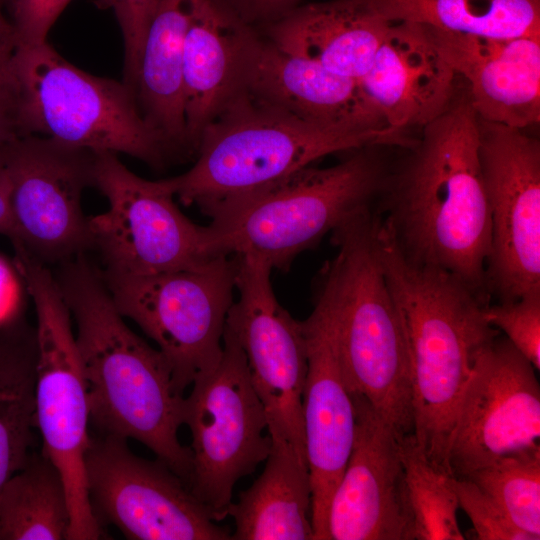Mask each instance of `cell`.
I'll list each match as a JSON object with an SVG mask.
<instances>
[{
  "instance_id": "obj_26",
  "label": "cell",
  "mask_w": 540,
  "mask_h": 540,
  "mask_svg": "<svg viewBox=\"0 0 540 540\" xmlns=\"http://www.w3.org/2000/svg\"><path fill=\"white\" fill-rule=\"evenodd\" d=\"M35 330L0 325V490L28 461L36 426Z\"/></svg>"
},
{
  "instance_id": "obj_29",
  "label": "cell",
  "mask_w": 540,
  "mask_h": 540,
  "mask_svg": "<svg viewBox=\"0 0 540 540\" xmlns=\"http://www.w3.org/2000/svg\"><path fill=\"white\" fill-rule=\"evenodd\" d=\"M409 540H463L458 497L445 468L434 464L413 434L399 437Z\"/></svg>"
},
{
  "instance_id": "obj_9",
  "label": "cell",
  "mask_w": 540,
  "mask_h": 540,
  "mask_svg": "<svg viewBox=\"0 0 540 540\" xmlns=\"http://www.w3.org/2000/svg\"><path fill=\"white\" fill-rule=\"evenodd\" d=\"M101 275L120 314L158 345L179 395L184 396L196 377L217 365L234 302V255L157 274L102 271Z\"/></svg>"
},
{
  "instance_id": "obj_35",
  "label": "cell",
  "mask_w": 540,
  "mask_h": 540,
  "mask_svg": "<svg viewBox=\"0 0 540 540\" xmlns=\"http://www.w3.org/2000/svg\"><path fill=\"white\" fill-rule=\"evenodd\" d=\"M246 24L259 28L283 17L301 0H223Z\"/></svg>"
},
{
  "instance_id": "obj_5",
  "label": "cell",
  "mask_w": 540,
  "mask_h": 540,
  "mask_svg": "<svg viewBox=\"0 0 540 540\" xmlns=\"http://www.w3.org/2000/svg\"><path fill=\"white\" fill-rule=\"evenodd\" d=\"M411 142L408 133L394 129L320 126L241 92L203 131L194 165L170 180L183 204L210 217L329 154L367 146L403 148Z\"/></svg>"
},
{
  "instance_id": "obj_27",
  "label": "cell",
  "mask_w": 540,
  "mask_h": 540,
  "mask_svg": "<svg viewBox=\"0 0 540 540\" xmlns=\"http://www.w3.org/2000/svg\"><path fill=\"white\" fill-rule=\"evenodd\" d=\"M389 22L485 37L540 38V0H367Z\"/></svg>"
},
{
  "instance_id": "obj_15",
  "label": "cell",
  "mask_w": 540,
  "mask_h": 540,
  "mask_svg": "<svg viewBox=\"0 0 540 540\" xmlns=\"http://www.w3.org/2000/svg\"><path fill=\"white\" fill-rule=\"evenodd\" d=\"M95 152L38 135L0 145L17 240L46 262H65L91 247L81 196L93 184Z\"/></svg>"
},
{
  "instance_id": "obj_39",
  "label": "cell",
  "mask_w": 540,
  "mask_h": 540,
  "mask_svg": "<svg viewBox=\"0 0 540 540\" xmlns=\"http://www.w3.org/2000/svg\"><path fill=\"white\" fill-rule=\"evenodd\" d=\"M6 2H8V0H0V4H2V5H3L4 3H6Z\"/></svg>"
},
{
  "instance_id": "obj_16",
  "label": "cell",
  "mask_w": 540,
  "mask_h": 540,
  "mask_svg": "<svg viewBox=\"0 0 540 540\" xmlns=\"http://www.w3.org/2000/svg\"><path fill=\"white\" fill-rule=\"evenodd\" d=\"M535 371L500 334L482 350L460 397L449 439L447 468L454 477L540 447Z\"/></svg>"
},
{
  "instance_id": "obj_17",
  "label": "cell",
  "mask_w": 540,
  "mask_h": 540,
  "mask_svg": "<svg viewBox=\"0 0 540 540\" xmlns=\"http://www.w3.org/2000/svg\"><path fill=\"white\" fill-rule=\"evenodd\" d=\"M243 93L320 126L379 132L388 127L360 80L288 53L247 25L241 49Z\"/></svg>"
},
{
  "instance_id": "obj_8",
  "label": "cell",
  "mask_w": 540,
  "mask_h": 540,
  "mask_svg": "<svg viewBox=\"0 0 540 540\" xmlns=\"http://www.w3.org/2000/svg\"><path fill=\"white\" fill-rule=\"evenodd\" d=\"M15 249V266L36 312V426L42 452L61 473L68 495V540L103 536L87 495L84 456L90 441L89 404L72 317L57 279L24 247Z\"/></svg>"
},
{
  "instance_id": "obj_14",
  "label": "cell",
  "mask_w": 540,
  "mask_h": 540,
  "mask_svg": "<svg viewBox=\"0 0 540 540\" xmlns=\"http://www.w3.org/2000/svg\"><path fill=\"white\" fill-rule=\"evenodd\" d=\"M235 289L226 328L247 360L253 387L268 420L267 430L285 439L306 459L303 390L308 369L303 322L295 320L275 297L271 265L253 255H234Z\"/></svg>"
},
{
  "instance_id": "obj_3",
  "label": "cell",
  "mask_w": 540,
  "mask_h": 540,
  "mask_svg": "<svg viewBox=\"0 0 540 540\" xmlns=\"http://www.w3.org/2000/svg\"><path fill=\"white\" fill-rule=\"evenodd\" d=\"M377 243L408 355L413 436L434 464L449 471L460 397L478 356L500 331L485 319L489 303L457 276L406 258L381 218Z\"/></svg>"
},
{
  "instance_id": "obj_28",
  "label": "cell",
  "mask_w": 540,
  "mask_h": 540,
  "mask_svg": "<svg viewBox=\"0 0 540 540\" xmlns=\"http://www.w3.org/2000/svg\"><path fill=\"white\" fill-rule=\"evenodd\" d=\"M71 524L66 486L41 451L0 490V540H63Z\"/></svg>"
},
{
  "instance_id": "obj_2",
  "label": "cell",
  "mask_w": 540,
  "mask_h": 540,
  "mask_svg": "<svg viewBox=\"0 0 540 540\" xmlns=\"http://www.w3.org/2000/svg\"><path fill=\"white\" fill-rule=\"evenodd\" d=\"M56 279L76 323L90 424L100 435L142 443L188 486L191 450L178 438L184 396L165 358L127 326L82 254L65 261Z\"/></svg>"
},
{
  "instance_id": "obj_38",
  "label": "cell",
  "mask_w": 540,
  "mask_h": 540,
  "mask_svg": "<svg viewBox=\"0 0 540 540\" xmlns=\"http://www.w3.org/2000/svg\"><path fill=\"white\" fill-rule=\"evenodd\" d=\"M0 234L5 235L12 242L17 240V231L14 223L11 205L9 183L0 163Z\"/></svg>"
},
{
  "instance_id": "obj_18",
  "label": "cell",
  "mask_w": 540,
  "mask_h": 540,
  "mask_svg": "<svg viewBox=\"0 0 540 540\" xmlns=\"http://www.w3.org/2000/svg\"><path fill=\"white\" fill-rule=\"evenodd\" d=\"M352 450L328 511L330 540H409L399 436L353 395Z\"/></svg>"
},
{
  "instance_id": "obj_1",
  "label": "cell",
  "mask_w": 540,
  "mask_h": 540,
  "mask_svg": "<svg viewBox=\"0 0 540 540\" xmlns=\"http://www.w3.org/2000/svg\"><path fill=\"white\" fill-rule=\"evenodd\" d=\"M420 131L400 164L389 168L377 212L406 258L457 276L490 303L491 219L478 117L466 87Z\"/></svg>"
},
{
  "instance_id": "obj_36",
  "label": "cell",
  "mask_w": 540,
  "mask_h": 540,
  "mask_svg": "<svg viewBox=\"0 0 540 540\" xmlns=\"http://www.w3.org/2000/svg\"><path fill=\"white\" fill-rule=\"evenodd\" d=\"M22 136L17 122L16 94L12 79L0 85V145Z\"/></svg>"
},
{
  "instance_id": "obj_34",
  "label": "cell",
  "mask_w": 540,
  "mask_h": 540,
  "mask_svg": "<svg viewBox=\"0 0 540 540\" xmlns=\"http://www.w3.org/2000/svg\"><path fill=\"white\" fill-rule=\"evenodd\" d=\"M71 0H8L18 47L46 43L47 34Z\"/></svg>"
},
{
  "instance_id": "obj_20",
  "label": "cell",
  "mask_w": 540,
  "mask_h": 540,
  "mask_svg": "<svg viewBox=\"0 0 540 540\" xmlns=\"http://www.w3.org/2000/svg\"><path fill=\"white\" fill-rule=\"evenodd\" d=\"M481 120L526 130L540 122V38L485 37L424 25Z\"/></svg>"
},
{
  "instance_id": "obj_21",
  "label": "cell",
  "mask_w": 540,
  "mask_h": 540,
  "mask_svg": "<svg viewBox=\"0 0 540 540\" xmlns=\"http://www.w3.org/2000/svg\"><path fill=\"white\" fill-rule=\"evenodd\" d=\"M458 81L425 26L413 22L390 24L360 79L388 127L405 133L442 114L460 87Z\"/></svg>"
},
{
  "instance_id": "obj_22",
  "label": "cell",
  "mask_w": 540,
  "mask_h": 540,
  "mask_svg": "<svg viewBox=\"0 0 540 540\" xmlns=\"http://www.w3.org/2000/svg\"><path fill=\"white\" fill-rule=\"evenodd\" d=\"M392 22L367 0L300 4L278 20L256 28L282 50L327 70L360 80Z\"/></svg>"
},
{
  "instance_id": "obj_32",
  "label": "cell",
  "mask_w": 540,
  "mask_h": 540,
  "mask_svg": "<svg viewBox=\"0 0 540 540\" xmlns=\"http://www.w3.org/2000/svg\"><path fill=\"white\" fill-rule=\"evenodd\" d=\"M452 483L463 509L480 540H534L517 528L499 504L468 478L453 476Z\"/></svg>"
},
{
  "instance_id": "obj_4",
  "label": "cell",
  "mask_w": 540,
  "mask_h": 540,
  "mask_svg": "<svg viewBox=\"0 0 540 540\" xmlns=\"http://www.w3.org/2000/svg\"><path fill=\"white\" fill-rule=\"evenodd\" d=\"M379 220L365 207L331 232L337 252L319 271L315 301L333 320L350 394L364 398L402 437L414 428L410 368L379 256Z\"/></svg>"
},
{
  "instance_id": "obj_12",
  "label": "cell",
  "mask_w": 540,
  "mask_h": 540,
  "mask_svg": "<svg viewBox=\"0 0 540 540\" xmlns=\"http://www.w3.org/2000/svg\"><path fill=\"white\" fill-rule=\"evenodd\" d=\"M87 495L99 525L130 540H231L166 464L133 453L124 438L91 437L84 456Z\"/></svg>"
},
{
  "instance_id": "obj_13",
  "label": "cell",
  "mask_w": 540,
  "mask_h": 540,
  "mask_svg": "<svg viewBox=\"0 0 540 540\" xmlns=\"http://www.w3.org/2000/svg\"><path fill=\"white\" fill-rule=\"evenodd\" d=\"M478 151L491 219L487 292L509 302L540 291V141L478 118Z\"/></svg>"
},
{
  "instance_id": "obj_30",
  "label": "cell",
  "mask_w": 540,
  "mask_h": 540,
  "mask_svg": "<svg viewBox=\"0 0 540 540\" xmlns=\"http://www.w3.org/2000/svg\"><path fill=\"white\" fill-rule=\"evenodd\" d=\"M462 478L489 494L517 528L540 539V447L508 455Z\"/></svg>"
},
{
  "instance_id": "obj_33",
  "label": "cell",
  "mask_w": 540,
  "mask_h": 540,
  "mask_svg": "<svg viewBox=\"0 0 540 540\" xmlns=\"http://www.w3.org/2000/svg\"><path fill=\"white\" fill-rule=\"evenodd\" d=\"M160 0H95L102 9H113L124 39L125 83L135 91L143 45Z\"/></svg>"
},
{
  "instance_id": "obj_24",
  "label": "cell",
  "mask_w": 540,
  "mask_h": 540,
  "mask_svg": "<svg viewBox=\"0 0 540 540\" xmlns=\"http://www.w3.org/2000/svg\"><path fill=\"white\" fill-rule=\"evenodd\" d=\"M206 0H160L148 28L135 83L140 109L170 152L188 154L182 56L190 26Z\"/></svg>"
},
{
  "instance_id": "obj_10",
  "label": "cell",
  "mask_w": 540,
  "mask_h": 540,
  "mask_svg": "<svg viewBox=\"0 0 540 540\" xmlns=\"http://www.w3.org/2000/svg\"><path fill=\"white\" fill-rule=\"evenodd\" d=\"M190 387L182 403V425L191 433L188 488L213 520L221 521L228 516L236 482L252 474L272 446L246 356L226 326L219 362Z\"/></svg>"
},
{
  "instance_id": "obj_31",
  "label": "cell",
  "mask_w": 540,
  "mask_h": 540,
  "mask_svg": "<svg viewBox=\"0 0 540 540\" xmlns=\"http://www.w3.org/2000/svg\"><path fill=\"white\" fill-rule=\"evenodd\" d=\"M487 322L499 331L534 366L540 368V291L509 302L488 304Z\"/></svg>"
},
{
  "instance_id": "obj_25",
  "label": "cell",
  "mask_w": 540,
  "mask_h": 540,
  "mask_svg": "<svg viewBox=\"0 0 540 540\" xmlns=\"http://www.w3.org/2000/svg\"><path fill=\"white\" fill-rule=\"evenodd\" d=\"M269 435L263 472L229 507L235 523L231 540H313L307 461L280 435Z\"/></svg>"
},
{
  "instance_id": "obj_37",
  "label": "cell",
  "mask_w": 540,
  "mask_h": 540,
  "mask_svg": "<svg viewBox=\"0 0 540 540\" xmlns=\"http://www.w3.org/2000/svg\"><path fill=\"white\" fill-rule=\"evenodd\" d=\"M2 6L0 4V85L12 79V66L18 49L14 28L4 16Z\"/></svg>"
},
{
  "instance_id": "obj_23",
  "label": "cell",
  "mask_w": 540,
  "mask_h": 540,
  "mask_svg": "<svg viewBox=\"0 0 540 540\" xmlns=\"http://www.w3.org/2000/svg\"><path fill=\"white\" fill-rule=\"evenodd\" d=\"M244 23L223 0H206L187 33L182 96L189 155L205 128L241 93Z\"/></svg>"
},
{
  "instance_id": "obj_11",
  "label": "cell",
  "mask_w": 540,
  "mask_h": 540,
  "mask_svg": "<svg viewBox=\"0 0 540 540\" xmlns=\"http://www.w3.org/2000/svg\"><path fill=\"white\" fill-rule=\"evenodd\" d=\"M93 185L107 198L106 212L89 217L91 247L104 271L149 275L200 266L213 255L206 226L177 207L170 178L143 179L111 152H95Z\"/></svg>"
},
{
  "instance_id": "obj_6",
  "label": "cell",
  "mask_w": 540,
  "mask_h": 540,
  "mask_svg": "<svg viewBox=\"0 0 540 540\" xmlns=\"http://www.w3.org/2000/svg\"><path fill=\"white\" fill-rule=\"evenodd\" d=\"M382 148L351 150L326 168L310 165L220 208L206 226L213 255H253L287 269L299 253L380 197L389 171Z\"/></svg>"
},
{
  "instance_id": "obj_19",
  "label": "cell",
  "mask_w": 540,
  "mask_h": 540,
  "mask_svg": "<svg viewBox=\"0 0 540 540\" xmlns=\"http://www.w3.org/2000/svg\"><path fill=\"white\" fill-rule=\"evenodd\" d=\"M302 322L308 359L302 407L313 540H330L328 511L352 450L355 410L328 310L315 301L312 313Z\"/></svg>"
},
{
  "instance_id": "obj_7",
  "label": "cell",
  "mask_w": 540,
  "mask_h": 540,
  "mask_svg": "<svg viewBox=\"0 0 540 540\" xmlns=\"http://www.w3.org/2000/svg\"><path fill=\"white\" fill-rule=\"evenodd\" d=\"M19 130L93 152L125 153L160 166L170 153L134 89L89 74L47 42L18 47L12 66Z\"/></svg>"
}]
</instances>
